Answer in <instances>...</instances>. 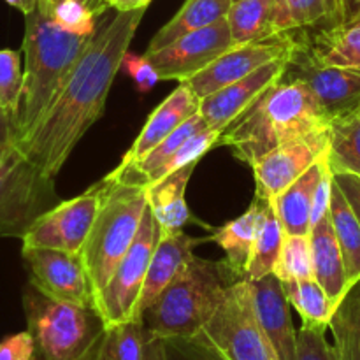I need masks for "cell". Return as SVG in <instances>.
<instances>
[{
    "instance_id": "4316f807",
    "label": "cell",
    "mask_w": 360,
    "mask_h": 360,
    "mask_svg": "<svg viewBox=\"0 0 360 360\" xmlns=\"http://www.w3.org/2000/svg\"><path fill=\"white\" fill-rule=\"evenodd\" d=\"M285 294L302 320V327L327 330L330 319L338 308V302L329 297L322 285L315 278L285 281Z\"/></svg>"
},
{
    "instance_id": "b9f144b4",
    "label": "cell",
    "mask_w": 360,
    "mask_h": 360,
    "mask_svg": "<svg viewBox=\"0 0 360 360\" xmlns=\"http://www.w3.org/2000/svg\"><path fill=\"white\" fill-rule=\"evenodd\" d=\"M330 193H333V171H327L326 176L322 178V181L316 186L315 197H313L311 220H309L311 227L329 214Z\"/></svg>"
},
{
    "instance_id": "f6af8a7d",
    "label": "cell",
    "mask_w": 360,
    "mask_h": 360,
    "mask_svg": "<svg viewBox=\"0 0 360 360\" xmlns=\"http://www.w3.org/2000/svg\"><path fill=\"white\" fill-rule=\"evenodd\" d=\"M151 0H111L109 6L115 11H134V9H148Z\"/></svg>"
},
{
    "instance_id": "2e32d148",
    "label": "cell",
    "mask_w": 360,
    "mask_h": 360,
    "mask_svg": "<svg viewBox=\"0 0 360 360\" xmlns=\"http://www.w3.org/2000/svg\"><path fill=\"white\" fill-rule=\"evenodd\" d=\"M292 55V53H290ZM290 56L274 60L260 67L250 76L200 98L199 112L210 129L224 132L239 115L246 111L271 84L276 83L285 72V67Z\"/></svg>"
},
{
    "instance_id": "8fae6325",
    "label": "cell",
    "mask_w": 360,
    "mask_h": 360,
    "mask_svg": "<svg viewBox=\"0 0 360 360\" xmlns=\"http://www.w3.org/2000/svg\"><path fill=\"white\" fill-rule=\"evenodd\" d=\"M297 44L285 67L283 79L299 81L315 95L330 120L357 112L360 108V72L323 65L313 58L295 30Z\"/></svg>"
},
{
    "instance_id": "30bf717a",
    "label": "cell",
    "mask_w": 360,
    "mask_h": 360,
    "mask_svg": "<svg viewBox=\"0 0 360 360\" xmlns=\"http://www.w3.org/2000/svg\"><path fill=\"white\" fill-rule=\"evenodd\" d=\"M104 197V181L81 195L58 202L34 221L21 238L23 246L63 250L79 255Z\"/></svg>"
},
{
    "instance_id": "8d00e7d4",
    "label": "cell",
    "mask_w": 360,
    "mask_h": 360,
    "mask_svg": "<svg viewBox=\"0 0 360 360\" xmlns=\"http://www.w3.org/2000/svg\"><path fill=\"white\" fill-rule=\"evenodd\" d=\"M51 16L55 18L60 27L72 34L94 35L104 14L97 16L86 4L79 2V0H63L51 11Z\"/></svg>"
},
{
    "instance_id": "f35d334b",
    "label": "cell",
    "mask_w": 360,
    "mask_h": 360,
    "mask_svg": "<svg viewBox=\"0 0 360 360\" xmlns=\"http://www.w3.org/2000/svg\"><path fill=\"white\" fill-rule=\"evenodd\" d=\"M122 69L132 77L139 94L143 95L153 90V88L157 86L158 81H162L157 69H155L153 63L146 58V55L139 56L132 51H127L122 60Z\"/></svg>"
},
{
    "instance_id": "db71d44e",
    "label": "cell",
    "mask_w": 360,
    "mask_h": 360,
    "mask_svg": "<svg viewBox=\"0 0 360 360\" xmlns=\"http://www.w3.org/2000/svg\"><path fill=\"white\" fill-rule=\"evenodd\" d=\"M357 115H359V116H360V108H359V109H357Z\"/></svg>"
},
{
    "instance_id": "9c48e42d",
    "label": "cell",
    "mask_w": 360,
    "mask_h": 360,
    "mask_svg": "<svg viewBox=\"0 0 360 360\" xmlns=\"http://www.w3.org/2000/svg\"><path fill=\"white\" fill-rule=\"evenodd\" d=\"M202 334L227 360H280L257 320L245 278L229 285L220 308Z\"/></svg>"
},
{
    "instance_id": "74e56055",
    "label": "cell",
    "mask_w": 360,
    "mask_h": 360,
    "mask_svg": "<svg viewBox=\"0 0 360 360\" xmlns=\"http://www.w3.org/2000/svg\"><path fill=\"white\" fill-rule=\"evenodd\" d=\"M295 360H340L333 345L327 341L326 330L301 327L295 341Z\"/></svg>"
},
{
    "instance_id": "7bdbcfd3",
    "label": "cell",
    "mask_w": 360,
    "mask_h": 360,
    "mask_svg": "<svg viewBox=\"0 0 360 360\" xmlns=\"http://www.w3.org/2000/svg\"><path fill=\"white\" fill-rule=\"evenodd\" d=\"M333 179L345 195L347 202L350 204L352 211H354L360 224V176L336 172V174H333Z\"/></svg>"
},
{
    "instance_id": "4dcf8cb0",
    "label": "cell",
    "mask_w": 360,
    "mask_h": 360,
    "mask_svg": "<svg viewBox=\"0 0 360 360\" xmlns=\"http://www.w3.org/2000/svg\"><path fill=\"white\" fill-rule=\"evenodd\" d=\"M327 160L333 174L347 172L360 176V116L357 112L330 122Z\"/></svg>"
},
{
    "instance_id": "e575fe53",
    "label": "cell",
    "mask_w": 360,
    "mask_h": 360,
    "mask_svg": "<svg viewBox=\"0 0 360 360\" xmlns=\"http://www.w3.org/2000/svg\"><path fill=\"white\" fill-rule=\"evenodd\" d=\"M274 274L280 278L281 283L313 278V257L309 234H287L280 259H278L276 267H274Z\"/></svg>"
},
{
    "instance_id": "4fadbf2b",
    "label": "cell",
    "mask_w": 360,
    "mask_h": 360,
    "mask_svg": "<svg viewBox=\"0 0 360 360\" xmlns=\"http://www.w3.org/2000/svg\"><path fill=\"white\" fill-rule=\"evenodd\" d=\"M21 257L37 290L63 302L94 308V288L81 255L63 250L23 246Z\"/></svg>"
},
{
    "instance_id": "d590c367",
    "label": "cell",
    "mask_w": 360,
    "mask_h": 360,
    "mask_svg": "<svg viewBox=\"0 0 360 360\" xmlns=\"http://www.w3.org/2000/svg\"><path fill=\"white\" fill-rule=\"evenodd\" d=\"M218 141H220V132L210 129V127L193 134V136L188 137V139L185 141V144H183V146L179 148V150L176 151V153L172 155V157L169 158V160L165 162L150 179H148V185L158 181V179H162L164 176L178 171V169L188 167V165H197V162H199L211 148L218 146Z\"/></svg>"
},
{
    "instance_id": "cb8c5ba5",
    "label": "cell",
    "mask_w": 360,
    "mask_h": 360,
    "mask_svg": "<svg viewBox=\"0 0 360 360\" xmlns=\"http://www.w3.org/2000/svg\"><path fill=\"white\" fill-rule=\"evenodd\" d=\"M309 243H311L313 278L322 285L333 301L340 302L350 288V281L347 278L343 253L329 214L313 225L309 231Z\"/></svg>"
},
{
    "instance_id": "277c9868",
    "label": "cell",
    "mask_w": 360,
    "mask_h": 360,
    "mask_svg": "<svg viewBox=\"0 0 360 360\" xmlns=\"http://www.w3.org/2000/svg\"><path fill=\"white\" fill-rule=\"evenodd\" d=\"M104 197L79 255L94 295L108 285L132 246L148 207L146 185L116 172L105 176Z\"/></svg>"
},
{
    "instance_id": "d6a6232c",
    "label": "cell",
    "mask_w": 360,
    "mask_h": 360,
    "mask_svg": "<svg viewBox=\"0 0 360 360\" xmlns=\"http://www.w3.org/2000/svg\"><path fill=\"white\" fill-rule=\"evenodd\" d=\"M330 23L327 0H274V30L283 32L320 27Z\"/></svg>"
},
{
    "instance_id": "f546056e",
    "label": "cell",
    "mask_w": 360,
    "mask_h": 360,
    "mask_svg": "<svg viewBox=\"0 0 360 360\" xmlns=\"http://www.w3.org/2000/svg\"><path fill=\"white\" fill-rule=\"evenodd\" d=\"M333 347L340 360H360V280L350 285L330 319Z\"/></svg>"
},
{
    "instance_id": "44dd1931",
    "label": "cell",
    "mask_w": 360,
    "mask_h": 360,
    "mask_svg": "<svg viewBox=\"0 0 360 360\" xmlns=\"http://www.w3.org/2000/svg\"><path fill=\"white\" fill-rule=\"evenodd\" d=\"M95 360H171L169 345L144 320L108 327Z\"/></svg>"
},
{
    "instance_id": "5bb4252c",
    "label": "cell",
    "mask_w": 360,
    "mask_h": 360,
    "mask_svg": "<svg viewBox=\"0 0 360 360\" xmlns=\"http://www.w3.org/2000/svg\"><path fill=\"white\" fill-rule=\"evenodd\" d=\"M234 42L231 37L227 18L210 25L206 28L183 35L172 44L165 46L157 53L146 55L153 63L160 79L188 81L195 74L202 72L218 56L224 55Z\"/></svg>"
},
{
    "instance_id": "7c38bea8",
    "label": "cell",
    "mask_w": 360,
    "mask_h": 360,
    "mask_svg": "<svg viewBox=\"0 0 360 360\" xmlns=\"http://www.w3.org/2000/svg\"><path fill=\"white\" fill-rule=\"evenodd\" d=\"M295 44H297L295 30L274 34L271 37L257 39V41L245 42V44H234L224 55L218 56L213 63H210L202 72L190 77L186 83L192 86L197 97L204 98L250 76L257 69L274 62V60L290 56Z\"/></svg>"
},
{
    "instance_id": "ffe728a7",
    "label": "cell",
    "mask_w": 360,
    "mask_h": 360,
    "mask_svg": "<svg viewBox=\"0 0 360 360\" xmlns=\"http://www.w3.org/2000/svg\"><path fill=\"white\" fill-rule=\"evenodd\" d=\"M199 243L200 241L190 238L183 231L169 232V234L162 232L157 248L153 252V257H151L143 292H141L139 304H137V316H139V320H143L144 311L157 301L158 295L179 274L185 273L190 262L195 259L193 246H197Z\"/></svg>"
},
{
    "instance_id": "d4e9b609",
    "label": "cell",
    "mask_w": 360,
    "mask_h": 360,
    "mask_svg": "<svg viewBox=\"0 0 360 360\" xmlns=\"http://www.w3.org/2000/svg\"><path fill=\"white\" fill-rule=\"evenodd\" d=\"M193 171L195 165H188L146 186L148 206L165 234L183 231V227L192 220L185 193Z\"/></svg>"
},
{
    "instance_id": "6da1fadb",
    "label": "cell",
    "mask_w": 360,
    "mask_h": 360,
    "mask_svg": "<svg viewBox=\"0 0 360 360\" xmlns=\"http://www.w3.org/2000/svg\"><path fill=\"white\" fill-rule=\"evenodd\" d=\"M146 9L116 11L101 18L94 39L84 49L56 101L34 130L16 143L28 158L55 179L90 127L102 116L122 60Z\"/></svg>"
},
{
    "instance_id": "ab89813d",
    "label": "cell",
    "mask_w": 360,
    "mask_h": 360,
    "mask_svg": "<svg viewBox=\"0 0 360 360\" xmlns=\"http://www.w3.org/2000/svg\"><path fill=\"white\" fill-rule=\"evenodd\" d=\"M169 350L183 360H227L202 333L190 340L167 341Z\"/></svg>"
},
{
    "instance_id": "e0dca14e",
    "label": "cell",
    "mask_w": 360,
    "mask_h": 360,
    "mask_svg": "<svg viewBox=\"0 0 360 360\" xmlns=\"http://www.w3.org/2000/svg\"><path fill=\"white\" fill-rule=\"evenodd\" d=\"M245 281L257 320L276 348L280 360H295L297 330L292 323L290 302L280 278L273 273L260 280Z\"/></svg>"
},
{
    "instance_id": "f907efd6",
    "label": "cell",
    "mask_w": 360,
    "mask_h": 360,
    "mask_svg": "<svg viewBox=\"0 0 360 360\" xmlns=\"http://www.w3.org/2000/svg\"><path fill=\"white\" fill-rule=\"evenodd\" d=\"M60 2H63V0H41V2H39V6H41L42 9L48 11V13H51V11L55 9Z\"/></svg>"
},
{
    "instance_id": "7a4b0ae2",
    "label": "cell",
    "mask_w": 360,
    "mask_h": 360,
    "mask_svg": "<svg viewBox=\"0 0 360 360\" xmlns=\"http://www.w3.org/2000/svg\"><path fill=\"white\" fill-rule=\"evenodd\" d=\"M330 122L306 84L280 77L220 134L218 144L252 167L281 144L326 132Z\"/></svg>"
},
{
    "instance_id": "836d02e7",
    "label": "cell",
    "mask_w": 360,
    "mask_h": 360,
    "mask_svg": "<svg viewBox=\"0 0 360 360\" xmlns=\"http://www.w3.org/2000/svg\"><path fill=\"white\" fill-rule=\"evenodd\" d=\"M23 81L25 69L21 63V51L0 48V108L13 125L14 137L23 95Z\"/></svg>"
},
{
    "instance_id": "816d5d0a",
    "label": "cell",
    "mask_w": 360,
    "mask_h": 360,
    "mask_svg": "<svg viewBox=\"0 0 360 360\" xmlns=\"http://www.w3.org/2000/svg\"><path fill=\"white\" fill-rule=\"evenodd\" d=\"M34 360H46L44 357H42V355L41 354H37V355H35V357H34Z\"/></svg>"
},
{
    "instance_id": "f1b7e54d",
    "label": "cell",
    "mask_w": 360,
    "mask_h": 360,
    "mask_svg": "<svg viewBox=\"0 0 360 360\" xmlns=\"http://www.w3.org/2000/svg\"><path fill=\"white\" fill-rule=\"evenodd\" d=\"M234 44L278 34L274 30V0H236L227 13Z\"/></svg>"
},
{
    "instance_id": "11a10c76",
    "label": "cell",
    "mask_w": 360,
    "mask_h": 360,
    "mask_svg": "<svg viewBox=\"0 0 360 360\" xmlns=\"http://www.w3.org/2000/svg\"><path fill=\"white\" fill-rule=\"evenodd\" d=\"M109 2H111V0H108V4H109Z\"/></svg>"
},
{
    "instance_id": "d6986e66",
    "label": "cell",
    "mask_w": 360,
    "mask_h": 360,
    "mask_svg": "<svg viewBox=\"0 0 360 360\" xmlns=\"http://www.w3.org/2000/svg\"><path fill=\"white\" fill-rule=\"evenodd\" d=\"M297 34L316 62L360 72V7L336 23L313 27L311 32L301 28Z\"/></svg>"
},
{
    "instance_id": "83f0119b",
    "label": "cell",
    "mask_w": 360,
    "mask_h": 360,
    "mask_svg": "<svg viewBox=\"0 0 360 360\" xmlns=\"http://www.w3.org/2000/svg\"><path fill=\"white\" fill-rule=\"evenodd\" d=\"M329 217L334 232H336L338 243H340L341 253H343L347 278L352 285L360 280V224L334 179Z\"/></svg>"
},
{
    "instance_id": "5b68a950",
    "label": "cell",
    "mask_w": 360,
    "mask_h": 360,
    "mask_svg": "<svg viewBox=\"0 0 360 360\" xmlns=\"http://www.w3.org/2000/svg\"><path fill=\"white\" fill-rule=\"evenodd\" d=\"M225 273H232L227 264L195 255L185 273L144 311V323L165 341L195 338L220 308L229 285L238 281L229 280Z\"/></svg>"
},
{
    "instance_id": "8992f818",
    "label": "cell",
    "mask_w": 360,
    "mask_h": 360,
    "mask_svg": "<svg viewBox=\"0 0 360 360\" xmlns=\"http://www.w3.org/2000/svg\"><path fill=\"white\" fill-rule=\"evenodd\" d=\"M27 330L46 360H90L105 326L95 308L56 301L28 283L23 288Z\"/></svg>"
},
{
    "instance_id": "3957f363",
    "label": "cell",
    "mask_w": 360,
    "mask_h": 360,
    "mask_svg": "<svg viewBox=\"0 0 360 360\" xmlns=\"http://www.w3.org/2000/svg\"><path fill=\"white\" fill-rule=\"evenodd\" d=\"M94 35L65 30L41 6L25 16L21 44L25 81L16 123V143L23 141L48 112Z\"/></svg>"
},
{
    "instance_id": "f5cc1de1",
    "label": "cell",
    "mask_w": 360,
    "mask_h": 360,
    "mask_svg": "<svg viewBox=\"0 0 360 360\" xmlns=\"http://www.w3.org/2000/svg\"><path fill=\"white\" fill-rule=\"evenodd\" d=\"M98 345H101V343H98ZM95 357H97V354H95V355H94V357H91L90 360H95Z\"/></svg>"
},
{
    "instance_id": "ac0fdd59",
    "label": "cell",
    "mask_w": 360,
    "mask_h": 360,
    "mask_svg": "<svg viewBox=\"0 0 360 360\" xmlns=\"http://www.w3.org/2000/svg\"><path fill=\"white\" fill-rule=\"evenodd\" d=\"M199 108L200 98L197 97L192 86L186 81L179 83V86L174 88L171 95H167V98L160 105H157L153 112L148 116L146 123L137 134L136 141L129 148V151L123 155L120 165H130L143 158L146 153H150L169 134L174 132L186 120L197 115Z\"/></svg>"
},
{
    "instance_id": "ba28073f",
    "label": "cell",
    "mask_w": 360,
    "mask_h": 360,
    "mask_svg": "<svg viewBox=\"0 0 360 360\" xmlns=\"http://www.w3.org/2000/svg\"><path fill=\"white\" fill-rule=\"evenodd\" d=\"M160 236V225L155 220L153 211L148 206L132 246L120 260L108 285L94 295V308L104 322L105 329L139 320L137 304H139L148 267H150L151 257H153Z\"/></svg>"
},
{
    "instance_id": "c3c4849f",
    "label": "cell",
    "mask_w": 360,
    "mask_h": 360,
    "mask_svg": "<svg viewBox=\"0 0 360 360\" xmlns=\"http://www.w3.org/2000/svg\"><path fill=\"white\" fill-rule=\"evenodd\" d=\"M330 7V23L341 21L343 18V11H341V0H327Z\"/></svg>"
},
{
    "instance_id": "9f6ffc18",
    "label": "cell",
    "mask_w": 360,
    "mask_h": 360,
    "mask_svg": "<svg viewBox=\"0 0 360 360\" xmlns=\"http://www.w3.org/2000/svg\"><path fill=\"white\" fill-rule=\"evenodd\" d=\"M232 2H236V0H232Z\"/></svg>"
},
{
    "instance_id": "7402d4cb",
    "label": "cell",
    "mask_w": 360,
    "mask_h": 360,
    "mask_svg": "<svg viewBox=\"0 0 360 360\" xmlns=\"http://www.w3.org/2000/svg\"><path fill=\"white\" fill-rule=\"evenodd\" d=\"M327 171H330L329 160H327V155H323L301 178L295 179L280 195L269 200L287 234H309V231H311L309 220H311L313 197H315L316 186L322 181Z\"/></svg>"
},
{
    "instance_id": "ee69618b",
    "label": "cell",
    "mask_w": 360,
    "mask_h": 360,
    "mask_svg": "<svg viewBox=\"0 0 360 360\" xmlns=\"http://www.w3.org/2000/svg\"><path fill=\"white\" fill-rule=\"evenodd\" d=\"M11 143H16V137H14V129L11 125L9 118L6 116V112L0 108V148L7 146Z\"/></svg>"
},
{
    "instance_id": "9a60e30c",
    "label": "cell",
    "mask_w": 360,
    "mask_h": 360,
    "mask_svg": "<svg viewBox=\"0 0 360 360\" xmlns=\"http://www.w3.org/2000/svg\"><path fill=\"white\" fill-rule=\"evenodd\" d=\"M329 130L301 137L274 148L252 165L255 174V199L273 200L316 160L327 155Z\"/></svg>"
},
{
    "instance_id": "1f68e13d",
    "label": "cell",
    "mask_w": 360,
    "mask_h": 360,
    "mask_svg": "<svg viewBox=\"0 0 360 360\" xmlns=\"http://www.w3.org/2000/svg\"><path fill=\"white\" fill-rule=\"evenodd\" d=\"M285 238H287V232H285L281 221L278 220L273 206L269 204L266 220H264L262 229H260L255 245H253L245 280H260V278L274 273Z\"/></svg>"
},
{
    "instance_id": "484cf974",
    "label": "cell",
    "mask_w": 360,
    "mask_h": 360,
    "mask_svg": "<svg viewBox=\"0 0 360 360\" xmlns=\"http://www.w3.org/2000/svg\"><path fill=\"white\" fill-rule=\"evenodd\" d=\"M232 0H186L181 9L153 35L146 48V55L157 53L172 44L183 35L206 28L227 18Z\"/></svg>"
},
{
    "instance_id": "603a6c76",
    "label": "cell",
    "mask_w": 360,
    "mask_h": 360,
    "mask_svg": "<svg viewBox=\"0 0 360 360\" xmlns=\"http://www.w3.org/2000/svg\"><path fill=\"white\" fill-rule=\"evenodd\" d=\"M267 207H269L267 200L255 199L241 217L213 229L211 239L224 250L225 264L238 278H245L253 245L266 220Z\"/></svg>"
},
{
    "instance_id": "7dc6e473",
    "label": "cell",
    "mask_w": 360,
    "mask_h": 360,
    "mask_svg": "<svg viewBox=\"0 0 360 360\" xmlns=\"http://www.w3.org/2000/svg\"><path fill=\"white\" fill-rule=\"evenodd\" d=\"M79 2L86 4L91 11H94L97 16H102L108 9H111V6L108 4V0H79Z\"/></svg>"
},
{
    "instance_id": "bcb514c9",
    "label": "cell",
    "mask_w": 360,
    "mask_h": 360,
    "mask_svg": "<svg viewBox=\"0 0 360 360\" xmlns=\"http://www.w3.org/2000/svg\"><path fill=\"white\" fill-rule=\"evenodd\" d=\"M6 2L9 4L11 7H14V9L21 11V13L27 16V14L34 13V11L37 9V6L41 0H6Z\"/></svg>"
},
{
    "instance_id": "681fc988",
    "label": "cell",
    "mask_w": 360,
    "mask_h": 360,
    "mask_svg": "<svg viewBox=\"0 0 360 360\" xmlns=\"http://www.w3.org/2000/svg\"><path fill=\"white\" fill-rule=\"evenodd\" d=\"M360 7V0H341V11H343V18L347 16V14H350L352 11L359 9ZM341 18V20H343Z\"/></svg>"
},
{
    "instance_id": "52a82bcc",
    "label": "cell",
    "mask_w": 360,
    "mask_h": 360,
    "mask_svg": "<svg viewBox=\"0 0 360 360\" xmlns=\"http://www.w3.org/2000/svg\"><path fill=\"white\" fill-rule=\"evenodd\" d=\"M58 204L55 179L16 143L0 148V238H23L41 214Z\"/></svg>"
},
{
    "instance_id": "60d3db41",
    "label": "cell",
    "mask_w": 360,
    "mask_h": 360,
    "mask_svg": "<svg viewBox=\"0 0 360 360\" xmlns=\"http://www.w3.org/2000/svg\"><path fill=\"white\" fill-rule=\"evenodd\" d=\"M37 347L28 330L11 334L0 341V360H34Z\"/></svg>"
}]
</instances>
